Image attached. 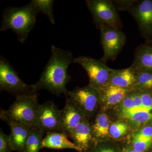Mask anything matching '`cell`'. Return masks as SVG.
I'll return each mask as SVG.
<instances>
[{"label": "cell", "instance_id": "4fadbf2b", "mask_svg": "<svg viewBox=\"0 0 152 152\" xmlns=\"http://www.w3.org/2000/svg\"><path fill=\"white\" fill-rule=\"evenodd\" d=\"M73 140L74 143L80 152L87 151L95 141L93 136L92 125L86 118L67 134Z\"/></svg>", "mask_w": 152, "mask_h": 152}, {"label": "cell", "instance_id": "d4e9b609", "mask_svg": "<svg viewBox=\"0 0 152 152\" xmlns=\"http://www.w3.org/2000/svg\"><path fill=\"white\" fill-rule=\"evenodd\" d=\"M134 150L139 152H145L149 149L152 146V141L142 139H132Z\"/></svg>", "mask_w": 152, "mask_h": 152}, {"label": "cell", "instance_id": "83f0119b", "mask_svg": "<svg viewBox=\"0 0 152 152\" xmlns=\"http://www.w3.org/2000/svg\"><path fill=\"white\" fill-rule=\"evenodd\" d=\"M124 152H139L134 149H128L125 151Z\"/></svg>", "mask_w": 152, "mask_h": 152}, {"label": "cell", "instance_id": "603a6c76", "mask_svg": "<svg viewBox=\"0 0 152 152\" xmlns=\"http://www.w3.org/2000/svg\"><path fill=\"white\" fill-rule=\"evenodd\" d=\"M130 126L122 121L116 122L110 125L109 129L110 136L114 139H118L124 136L129 129Z\"/></svg>", "mask_w": 152, "mask_h": 152}, {"label": "cell", "instance_id": "9a60e30c", "mask_svg": "<svg viewBox=\"0 0 152 152\" xmlns=\"http://www.w3.org/2000/svg\"><path fill=\"white\" fill-rule=\"evenodd\" d=\"M137 75V70L132 66L123 69H113L108 83L119 88L131 90L134 88Z\"/></svg>", "mask_w": 152, "mask_h": 152}, {"label": "cell", "instance_id": "8992f818", "mask_svg": "<svg viewBox=\"0 0 152 152\" xmlns=\"http://www.w3.org/2000/svg\"><path fill=\"white\" fill-rule=\"evenodd\" d=\"M86 2L92 15L94 24L97 28L102 26L120 30L122 28V23L113 1L87 0Z\"/></svg>", "mask_w": 152, "mask_h": 152}, {"label": "cell", "instance_id": "d6986e66", "mask_svg": "<svg viewBox=\"0 0 152 152\" xmlns=\"http://www.w3.org/2000/svg\"><path fill=\"white\" fill-rule=\"evenodd\" d=\"M91 125L95 141L101 140L110 137L109 129L110 125L109 117L106 114L103 113L98 114Z\"/></svg>", "mask_w": 152, "mask_h": 152}, {"label": "cell", "instance_id": "484cf974", "mask_svg": "<svg viewBox=\"0 0 152 152\" xmlns=\"http://www.w3.org/2000/svg\"><path fill=\"white\" fill-rule=\"evenodd\" d=\"M12 149L9 136L6 135L1 129L0 131V152H10Z\"/></svg>", "mask_w": 152, "mask_h": 152}, {"label": "cell", "instance_id": "cb8c5ba5", "mask_svg": "<svg viewBox=\"0 0 152 152\" xmlns=\"http://www.w3.org/2000/svg\"><path fill=\"white\" fill-rule=\"evenodd\" d=\"M132 139L152 141V126H146L133 133Z\"/></svg>", "mask_w": 152, "mask_h": 152}, {"label": "cell", "instance_id": "8fae6325", "mask_svg": "<svg viewBox=\"0 0 152 152\" xmlns=\"http://www.w3.org/2000/svg\"><path fill=\"white\" fill-rule=\"evenodd\" d=\"M73 63L79 64L84 69L89 79V85L94 88L107 83L113 69L100 61L85 56L75 58Z\"/></svg>", "mask_w": 152, "mask_h": 152}, {"label": "cell", "instance_id": "9c48e42d", "mask_svg": "<svg viewBox=\"0 0 152 152\" xmlns=\"http://www.w3.org/2000/svg\"><path fill=\"white\" fill-rule=\"evenodd\" d=\"M66 95L87 119L92 116L99 104L97 91L89 85L83 88H76L73 91H68Z\"/></svg>", "mask_w": 152, "mask_h": 152}, {"label": "cell", "instance_id": "52a82bcc", "mask_svg": "<svg viewBox=\"0 0 152 152\" xmlns=\"http://www.w3.org/2000/svg\"><path fill=\"white\" fill-rule=\"evenodd\" d=\"M0 89L17 96L37 94L33 85L22 80L10 63L2 56L0 58Z\"/></svg>", "mask_w": 152, "mask_h": 152}, {"label": "cell", "instance_id": "7a4b0ae2", "mask_svg": "<svg viewBox=\"0 0 152 152\" xmlns=\"http://www.w3.org/2000/svg\"><path fill=\"white\" fill-rule=\"evenodd\" d=\"M74 58L70 51L52 45L50 59L39 80L33 84L36 91L45 89L58 96L66 95L68 91L66 85L71 80L68 69L73 63Z\"/></svg>", "mask_w": 152, "mask_h": 152}, {"label": "cell", "instance_id": "ba28073f", "mask_svg": "<svg viewBox=\"0 0 152 152\" xmlns=\"http://www.w3.org/2000/svg\"><path fill=\"white\" fill-rule=\"evenodd\" d=\"M101 31V43L104 55L100 61L105 63L116 58L122 50L126 42L124 33L115 28L102 26Z\"/></svg>", "mask_w": 152, "mask_h": 152}, {"label": "cell", "instance_id": "30bf717a", "mask_svg": "<svg viewBox=\"0 0 152 152\" xmlns=\"http://www.w3.org/2000/svg\"><path fill=\"white\" fill-rule=\"evenodd\" d=\"M61 110L54 102L48 101L39 105L34 126L44 133L61 132Z\"/></svg>", "mask_w": 152, "mask_h": 152}, {"label": "cell", "instance_id": "5b68a950", "mask_svg": "<svg viewBox=\"0 0 152 152\" xmlns=\"http://www.w3.org/2000/svg\"><path fill=\"white\" fill-rule=\"evenodd\" d=\"M39 105L37 94L17 96L8 110H1L0 118L4 121H12L32 127L34 125Z\"/></svg>", "mask_w": 152, "mask_h": 152}, {"label": "cell", "instance_id": "ffe728a7", "mask_svg": "<svg viewBox=\"0 0 152 152\" xmlns=\"http://www.w3.org/2000/svg\"><path fill=\"white\" fill-rule=\"evenodd\" d=\"M44 134L38 128L32 127L26 142L25 152H39L42 148Z\"/></svg>", "mask_w": 152, "mask_h": 152}, {"label": "cell", "instance_id": "e0dca14e", "mask_svg": "<svg viewBox=\"0 0 152 152\" xmlns=\"http://www.w3.org/2000/svg\"><path fill=\"white\" fill-rule=\"evenodd\" d=\"M131 66L137 70L152 72V42H145L136 48Z\"/></svg>", "mask_w": 152, "mask_h": 152}, {"label": "cell", "instance_id": "2e32d148", "mask_svg": "<svg viewBox=\"0 0 152 152\" xmlns=\"http://www.w3.org/2000/svg\"><path fill=\"white\" fill-rule=\"evenodd\" d=\"M5 122L10 128L11 132L9 136L12 149L25 152L26 142L31 127L12 121Z\"/></svg>", "mask_w": 152, "mask_h": 152}, {"label": "cell", "instance_id": "277c9868", "mask_svg": "<svg viewBox=\"0 0 152 152\" xmlns=\"http://www.w3.org/2000/svg\"><path fill=\"white\" fill-rule=\"evenodd\" d=\"M112 1L117 10L128 12L134 18L146 42H152V0Z\"/></svg>", "mask_w": 152, "mask_h": 152}, {"label": "cell", "instance_id": "f1b7e54d", "mask_svg": "<svg viewBox=\"0 0 152 152\" xmlns=\"http://www.w3.org/2000/svg\"><path fill=\"white\" fill-rule=\"evenodd\" d=\"M151 152H152V151H151Z\"/></svg>", "mask_w": 152, "mask_h": 152}, {"label": "cell", "instance_id": "6da1fadb", "mask_svg": "<svg viewBox=\"0 0 152 152\" xmlns=\"http://www.w3.org/2000/svg\"><path fill=\"white\" fill-rule=\"evenodd\" d=\"M111 109L114 117L136 131L152 126V91L131 90L120 104Z\"/></svg>", "mask_w": 152, "mask_h": 152}, {"label": "cell", "instance_id": "44dd1931", "mask_svg": "<svg viewBox=\"0 0 152 152\" xmlns=\"http://www.w3.org/2000/svg\"><path fill=\"white\" fill-rule=\"evenodd\" d=\"M30 3L34 7L38 13L40 12L45 14L52 24H55V20L53 11L54 1L32 0Z\"/></svg>", "mask_w": 152, "mask_h": 152}, {"label": "cell", "instance_id": "ac0fdd59", "mask_svg": "<svg viewBox=\"0 0 152 152\" xmlns=\"http://www.w3.org/2000/svg\"><path fill=\"white\" fill-rule=\"evenodd\" d=\"M46 148L53 149H71L80 152L78 148L74 143L68 139V135L63 132H53L47 133L44 138L42 148Z\"/></svg>", "mask_w": 152, "mask_h": 152}, {"label": "cell", "instance_id": "7402d4cb", "mask_svg": "<svg viewBox=\"0 0 152 152\" xmlns=\"http://www.w3.org/2000/svg\"><path fill=\"white\" fill-rule=\"evenodd\" d=\"M134 89L140 91H152V72L137 70V80Z\"/></svg>", "mask_w": 152, "mask_h": 152}, {"label": "cell", "instance_id": "4316f807", "mask_svg": "<svg viewBox=\"0 0 152 152\" xmlns=\"http://www.w3.org/2000/svg\"><path fill=\"white\" fill-rule=\"evenodd\" d=\"M95 152H115L113 149L110 148H103L96 151Z\"/></svg>", "mask_w": 152, "mask_h": 152}, {"label": "cell", "instance_id": "7c38bea8", "mask_svg": "<svg viewBox=\"0 0 152 152\" xmlns=\"http://www.w3.org/2000/svg\"><path fill=\"white\" fill-rule=\"evenodd\" d=\"M99 98V104L103 109L112 108L120 104L131 90L115 86L109 83L94 88Z\"/></svg>", "mask_w": 152, "mask_h": 152}, {"label": "cell", "instance_id": "5bb4252c", "mask_svg": "<svg viewBox=\"0 0 152 152\" xmlns=\"http://www.w3.org/2000/svg\"><path fill=\"white\" fill-rule=\"evenodd\" d=\"M86 118L83 113L67 98L65 105L61 110V131L67 134Z\"/></svg>", "mask_w": 152, "mask_h": 152}, {"label": "cell", "instance_id": "3957f363", "mask_svg": "<svg viewBox=\"0 0 152 152\" xmlns=\"http://www.w3.org/2000/svg\"><path fill=\"white\" fill-rule=\"evenodd\" d=\"M37 13L31 3L21 7H8L3 11L0 31L12 30L19 42L24 43L35 25Z\"/></svg>", "mask_w": 152, "mask_h": 152}]
</instances>
